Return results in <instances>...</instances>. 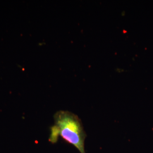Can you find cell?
<instances>
[{"mask_svg": "<svg viewBox=\"0 0 153 153\" xmlns=\"http://www.w3.org/2000/svg\"><path fill=\"white\" fill-rule=\"evenodd\" d=\"M87 134L77 115L67 111H59L54 115V125L50 128L49 142L56 143L59 137L72 145L80 153H86Z\"/></svg>", "mask_w": 153, "mask_h": 153, "instance_id": "obj_1", "label": "cell"}]
</instances>
